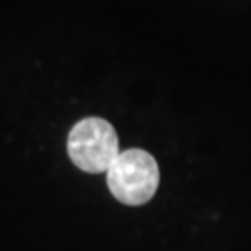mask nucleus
Returning a JSON list of instances; mask_svg holds the SVG:
<instances>
[{
  "mask_svg": "<svg viewBox=\"0 0 251 251\" xmlns=\"http://www.w3.org/2000/svg\"><path fill=\"white\" fill-rule=\"evenodd\" d=\"M108 190L114 198L128 206L151 201L160 184L158 164L147 151L128 149L119 152L106 171Z\"/></svg>",
  "mask_w": 251,
  "mask_h": 251,
  "instance_id": "1",
  "label": "nucleus"
},
{
  "mask_svg": "<svg viewBox=\"0 0 251 251\" xmlns=\"http://www.w3.org/2000/svg\"><path fill=\"white\" fill-rule=\"evenodd\" d=\"M67 152L73 164L86 173L108 171L119 156L116 128L102 117H86L67 136Z\"/></svg>",
  "mask_w": 251,
  "mask_h": 251,
  "instance_id": "2",
  "label": "nucleus"
}]
</instances>
